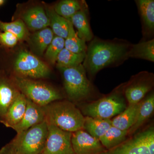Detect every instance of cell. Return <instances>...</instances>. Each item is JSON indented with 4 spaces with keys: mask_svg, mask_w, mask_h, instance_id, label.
Listing matches in <instances>:
<instances>
[{
    "mask_svg": "<svg viewBox=\"0 0 154 154\" xmlns=\"http://www.w3.org/2000/svg\"><path fill=\"white\" fill-rule=\"evenodd\" d=\"M131 45L124 40H105L95 38L87 47L83 66L86 72L95 75L102 69L128 59Z\"/></svg>",
    "mask_w": 154,
    "mask_h": 154,
    "instance_id": "cell-1",
    "label": "cell"
},
{
    "mask_svg": "<svg viewBox=\"0 0 154 154\" xmlns=\"http://www.w3.org/2000/svg\"><path fill=\"white\" fill-rule=\"evenodd\" d=\"M44 109L48 124L72 133L83 129L85 116L73 102L58 100L45 106Z\"/></svg>",
    "mask_w": 154,
    "mask_h": 154,
    "instance_id": "cell-2",
    "label": "cell"
},
{
    "mask_svg": "<svg viewBox=\"0 0 154 154\" xmlns=\"http://www.w3.org/2000/svg\"><path fill=\"white\" fill-rule=\"evenodd\" d=\"M11 76L20 93L39 106L44 107L63 99L60 91L50 85L32 79Z\"/></svg>",
    "mask_w": 154,
    "mask_h": 154,
    "instance_id": "cell-3",
    "label": "cell"
},
{
    "mask_svg": "<svg viewBox=\"0 0 154 154\" xmlns=\"http://www.w3.org/2000/svg\"><path fill=\"white\" fill-rule=\"evenodd\" d=\"M63 80L65 91L69 101L73 103L87 99L93 91L82 64L74 67L59 68Z\"/></svg>",
    "mask_w": 154,
    "mask_h": 154,
    "instance_id": "cell-4",
    "label": "cell"
},
{
    "mask_svg": "<svg viewBox=\"0 0 154 154\" xmlns=\"http://www.w3.org/2000/svg\"><path fill=\"white\" fill-rule=\"evenodd\" d=\"M48 134V125L45 121L17 134L10 142L19 154H40L43 151Z\"/></svg>",
    "mask_w": 154,
    "mask_h": 154,
    "instance_id": "cell-5",
    "label": "cell"
},
{
    "mask_svg": "<svg viewBox=\"0 0 154 154\" xmlns=\"http://www.w3.org/2000/svg\"><path fill=\"white\" fill-rule=\"evenodd\" d=\"M122 91L117 90L97 101L86 104L82 108L86 116L99 119H110L118 115L126 108L125 99Z\"/></svg>",
    "mask_w": 154,
    "mask_h": 154,
    "instance_id": "cell-6",
    "label": "cell"
},
{
    "mask_svg": "<svg viewBox=\"0 0 154 154\" xmlns=\"http://www.w3.org/2000/svg\"><path fill=\"white\" fill-rule=\"evenodd\" d=\"M99 154H154V128H148Z\"/></svg>",
    "mask_w": 154,
    "mask_h": 154,
    "instance_id": "cell-7",
    "label": "cell"
},
{
    "mask_svg": "<svg viewBox=\"0 0 154 154\" xmlns=\"http://www.w3.org/2000/svg\"><path fill=\"white\" fill-rule=\"evenodd\" d=\"M14 69L16 73L14 75L34 80L47 78L51 72L47 65L25 50L19 52Z\"/></svg>",
    "mask_w": 154,
    "mask_h": 154,
    "instance_id": "cell-8",
    "label": "cell"
},
{
    "mask_svg": "<svg viewBox=\"0 0 154 154\" xmlns=\"http://www.w3.org/2000/svg\"><path fill=\"white\" fill-rule=\"evenodd\" d=\"M48 134L42 154H75L71 143L72 132L48 124Z\"/></svg>",
    "mask_w": 154,
    "mask_h": 154,
    "instance_id": "cell-9",
    "label": "cell"
},
{
    "mask_svg": "<svg viewBox=\"0 0 154 154\" xmlns=\"http://www.w3.org/2000/svg\"><path fill=\"white\" fill-rule=\"evenodd\" d=\"M153 85L152 73L142 72L134 77L129 84L123 89L128 105H135L140 102L151 90Z\"/></svg>",
    "mask_w": 154,
    "mask_h": 154,
    "instance_id": "cell-10",
    "label": "cell"
},
{
    "mask_svg": "<svg viewBox=\"0 0 154 154\" xmlns=\"http://www.w3.org/2000/svg\"><path fill=\"white\" fill-rule=\"evenodd\" d=\"M20 93L12 76L0 69V123L3 124L9 107Z\"/></svg>",
    "mask_w": 154,
    "mask_h": 154,
    "instance_id": "cell-11",
    "label": "cell"
},
{
    "mask_svg": "<svg viewBox=\"0 0 154 154\" xmlns=\"http://www.w3.org/2000/svg\"><path fill=\"white\" fill-rule=\"evenodd\" d=\"M71 143L75 154H99L106 150L99 140L84 129L72 133Z\"/></svg>",
    "mask_w": 154,
    "mask_h": 154,
    "instance_id": "cell-12",
    "label": "cell"
},
{
    "mask_svg": "<svg viewBox=\"0 0 154 154\" xmlns=\"http://www.w3.org/2000/svg\"><path fill=\"white\" fill-rule=\"evenodd\" d=\"M45 120L44 107L36 105L27 99V107L21 121L13 129L17 134L25 131Z\"/></svg>",
    "mask_w": 154,
    "mask_h": 154,
    "instance_id": "cell-13",
    "label": "cell"
},
{
    "mask_svg": "<svg viewBox=\"0 0 154 154\" xmlns=\"http://www.w3.org/2000/svg\"><path fill=\"white\" fill-rule=\"evenodd\" d=\"M135 2L141 20L143 36H152L154 31V0H137Z\"/></svg>",
    "mask_w": 154,
    "mask_h": 154,
    "instance_id": "cell-14",
    "label": "cell"
},
{
    "mask_svg": "<svg viewBox=\"0 0 154 154\" xmlns=\"http://www.w3.org/2000/svg\"><path fill=\"white\" fill-rule=\"evenodd\" d=\"M27 99L21 93L17 96L9 107L3 124L13 128L22 120L27 107Z\"/></svg>",
    "mask_w": 154,
    "mask_h": 154,
    "instance_id": "cell-15",
    "label": "cell"
},
{
    "mask_svg": "<svg viewBox=\"0 0 154 154\" xmlns=\"http://www.w3.org/2000/svg\"><path fill=\"white\" fill-rule=\"evenodd\" d=\"M22 18L28 28L32 30H41L50 25L49 18L40 6L28 9L23 14Z\"/></svg>",
    "mask_w": 154,
    "mask_h": 154,
    "instance_id": "cell-16",
    "label": "cell"
},
{
    "mask_svg": "<svg viewBox=\"0 0 154 154\" xmlns=\"http://www.w3.org/2000/svg\"><path fill=\"white\" fill-rule=\"evenodd\" d=\"M68 20L76 28L77 34L81 39L85 42L93 39L94 35L87 15V8L78 11Z\"/></svg>",
    "mask_w": 154,
    "mask_h": 154,
    "instance_id": "cell-17",
    "label": "cell"
},
{
    "mask_svg": "<svg viewBox=\"0 0 154 154\" xmlns=\"http://www.w3.org/2000/svg\"><path fill=\"white\" fill-rule=\"evenodd\" d=\"M154 110V95L152 93L141 102L135 121L128 131V135L133 134L152 114Z\"/></svg>",
    "mask_w": 154,
    "mask_h": 154,
    "instance_id": "cell-18",
    "label": "cell"
},
{
    "mask_svg": "<svg viewBox=\"0 0 154 154\" xmlns=\"http://www.w3.org/2000/svg\"><path fill=\"white\" fill-rule=\"evenodd\" d=\"M128 105L124 111L111 120L112 126L123 131H128L134 123L141 105Z\"/></svg>",
    "mask_w": 154,
    "mask_h": 154,
    "instance_id": "cell-19",
    "label": "cell"
},
{
    "mask_svg": "<svg viewBox=\"0 0 154 154\" xmlns=\"http://www.w3.org/2000/svg\"><path fill=\"white\" fill-rule=\"evenodd\" d=\"M85 119L83 129L97 139L99 140L112 126L110 119H99L87 116Z\"/></svg>",
    "mask_w": 154,
    "mask_h": 154,
    "instance_id": "cell-20",
    "label": "cell"
},
{
    "mask_svg": "<svg viewBox=\"0 0 154 154\" xmlns=\"http://www.w3.org/2000/svg\"><path fill=\"white\" fill-rule=\"evenodd\" d=\"M128 57L141 59L154 62V39L142 41L136 44L131 45Z\"/></svg>",
    "mask_w": 154,
    "mask_h": 154,
    "instance_id": "cell-21",
    "label": "cell"
},
{
    "mask_svg": "<svg viewBox=\"0 0 154 154\" xmlns=\"http://www.w3.org/2000/svg\"><path fill=\"white\" fill-rule=\"evenodd\" d=\"M49 18L51 29L56 36L65 39L68 35L71 22L57 14L54 9H48L46 12Z\"/></svg>",
    "mask_w": 154,
    "mask_h": 154,
    "instance_id": "cell-22",
    "label": "cell"
},
{
    "mask_svg": "<svg viewBox=\"0 0 154 154\" xmlns=\"http://www.w3.org/2000/svg\"><path fill=\"white\" fill-rule=\"evenodd\" d=\"M54 36L52 30L48 27L33 33L30 38V42L35 52L39 55L43 54Z\"/></svg>",
    "mask_w": 154,
    "mask_h": 154,
    "instance_id": "cell-23",
    "label": "cell"
},
{
    "mask_svg": "<svg viewBox=\"0 0 154 154\" xmlns=\"http://www.w3.org/2000/svg\"><path fill=\"white\" fill-rule=\"evenodd\" d=\"M127 136V131L121 130L112 125L99 140L106 150H109L123 142Z\"/></svg>",
    "mask_w": 154,
    "mask_h": 154,
    "instance_id": "cell-24",
    "label": "cell"
},
{
    "mask_svg": "<svg viewBox=\"0 0 154 154\" xmlns=\"http://www.w3.org/2000/svg\"><path fill=\"white\" fill-rule=\"evenodd\" d=\"M87 6L84 1L63 0L58 3L54 10L59 15L68 20L77 12Z\"/></svg>",
    "mask_w": 154,
    "mask_h": 154,
    "instance_id": "cell-25",
    "label": "cell"
},
{
    "mask_svg": "<svg viewBox=\"0 0 154 154\" xmlns=\"http://www.w3.org/2000/svg\"><path fill=\"white\" fill-rule=\"evenodd\" d=\"M86 54H76L64 48L59 54L57 59L58 68L74 67L80 65L83 62Z\"/></svg>",
    "mask_w": 154,
    "mask_h": 154,
    "instance_id": "cell-26",
    "label": "cell"
},
{
    "mask_svg": "<svg viewBox=\"0 0 154 154\" xmlns=\"http://www.w3.org/2000/svg\"><path fill=\"white\" fill-rule=\"evenodd\" d=\"M87 47L86 42L78 36L71 22L68 35L65 39V48L75 53L86 54Z\"/></svg>",
    "mask_w": 154,
    "mask_h": 154,
    "instance_id": "cell-27",
    "label": "cell"
},
{
    "mask_svg": "<svg viewBox=\"0 0 154 154\" xmlns=\"http://www.w3.org/2000/svg\"><path fill=\"white\" fill-rule=\"evenodd\" d=\"M0 30L12 33L17 36L19 40L25 38L27 33L25 23L20 19L11 22L0 21Z\"/></svg>",
    "mask_w": 154,
    "mask_h": 154,
    "instance_id": "cell-28",
    "label": "cell"
},
{
    "mask_svg": "<svg viewBox=\"0 0 154 154\" xmlns=\"http://www.w3.org/2000/svg\"><path fill=\"white\" fill-rule=\"evenodd\" d=\"M64 42L65 39L55 36L45 51V57L52 64L56 63L58 56L64 48Z\"/></svg>",
    "mask_w": 154,
    "mask_h": 154,
    "instance_id": "cell-29",
    "label": "cell"
},
{
    "mask_svg": "<svg viewBox=\"0 0 154 154\" xmlns=\"http://www.w3.org/2000/svg\"><path fill=\"white\" fill-rule=\"evenodd\" d=\"M19 39L12 33L0 31V45L5 48H12L17 44Z\"/></svg>",
    "mask_w": 154,
    "mask_h": 154,
    "instance_id": "cell-30",
    "label": "cell"
},
{
    "mask_svg": "<svg viewBox=\"0 0 154 154\" xmlns=\"http://www.w3.org/2000/svg\"><path fill=\"white\" fill-rule=\"evenodd\" d=\"M0 154H19L14 148L11 142L0 149Z\"/></svg>",
    "mask_w": 154,
    "mask_h": 154,
    "instance_id": "cell-31",
    "label": "cell"
},
{
    "mask_svg": "<svg viewBox=\"0 0 154 154\" xmlns=\"http://www.w3.org/2000/svg\"><path fill=\"white\" fill-rule=\"evenodd\" d=\"M4 2H5V1L3 0H0V6H2Z\"/></svg>",
    "mask_w": 154,
    "mask_h": 154,
    "instance_id": "cell-32",
    "label": "cell"
},
{
    "mask_svg": "<svg viewBox=\"0 0 154 154\" xmlns=\"http://www.w3.org/2000/svg\"><path fill=\"white\" fill-rule=\"evenodd\" d=\"M42 154L41 153V154Z\"/></svg>",
    "mask_w": 154,
    "mask_h": 154,
    "instance_id": "cell-33",
    "label": "cell"
}]
</instances>
